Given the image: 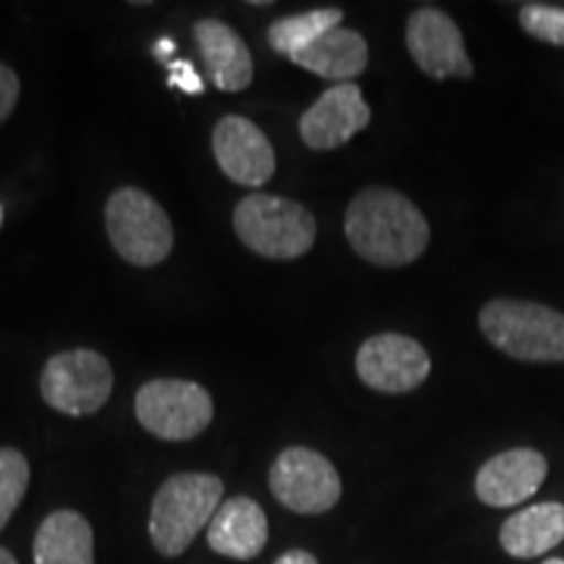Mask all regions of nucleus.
I'll return each mask as SVG.
<instances>
[{
    "label": "nucleus",
    "mask_w": 564,
    "mask_h": 564,
    "mask_svg": "<svg viewBox=\"0 0 564 564\" xmlns=\"http://www.w3.org/2000/svg\"><path fill=\"white\" fill-rule=\"evenodd\" d=\"M345 236L352 251L377 267H405L426 251V217L415 204L392 188L371 186L352 196L345 212Z\"/></svg>",
    "instance_id": "obj_1"
},
{
    "label": "nucleus",
    "mask_w": 564,
    "mask_h": 564,
    "mask_svg": "<svg viewBox=\"0 0 564 564\" xmlns=\"http://www.w3.org/2000/svg\"><path fill=\"white\" fill-rule=\"evenodd\" d=\"M494 348L525 364L564 361V314L535 301L494 299L478 316Z\"/></svg>",
    "instance_id": "obj_2"
},
{
    "label": "nucleus",
    "mask_w": 564,
    "mask_h": 564,
    "mask_svg": "<svg viewBox=\"0 0 564 564\" xmlns=\"http://www.w3.org/2000/svg\"><path fill=\"white\" fill-rule=\"evenodd\" d=\"M223 481L212 474L171 476L154 494L152 544L162 556H181L223 505Z\"/></svg>",
    "instance_id": "obj_3"
},
{
    "label": "nucleus",
    "mask_w": 564,
    "mask_h": 564,
    "mask_svg": "<svg viewBox=\"0 0 564 564\" xmlns=\"http://www.w3.org/2000/svg\"><path fill=\"white\" fill-rule=\"evenodd\" d=\"M232 228L246 249L267 259H299L316 241L312 212L272 194H251L238 202Z\"/></svg>",
    "instance_id": "obj_4"
},
{
    "label": "nucleus",
    "mask_w": 564,
    "mask_h": 564,
    "mask_svg": "<svg viewBox=\"0 0 564 564\" xmlns=\"http://www.w3.org/2000/svg\"><path fill=\"white\" fill-rule=\"evenodd\" d=\"M110 243L126 262L154 267L173 251V223L167 212L141 188H118L105 207Z\"/></svg>",
    "instance_id": "obj_5"
},
{
    "label": "nucleus",
    "mask_w": 564,
    "mask_h": 564,
    "mask_svg": "<svg viewBox=\"0 0 564 564\" xmlns=\"http://www.w3.org/2000/svg\"><path fill=\"white\" fill-rule=\"evenodd\" d=\"M112 369L97 350H63L45 364L40 392L45 403L66 415H91L112 394Z\"/></svg>",
    "instance_id": "obj_6"
},
{
    "label": "nucleus",
    "mask_w": 564,
    "mask_h": 564,
    "mask_svg": "<svg viewBox=\"0 0 564 564\" xmlns=\"http://www.w3.org/2000/svg\"><path fill=\"white\" fill-rule=\"evenodd\" d=\"M212 415L209 392L186 379H152L137 392V419L158 440H194L209 426Z\"/></svg>",
    "instance_id": "obj_7"
},
{
    "label": "nucleus",
    "mask_w": 564,
    "mask_h": 564,
    "mask_svg": "<svg viewBox=\"0 0 564 564\" xmlns=\"http://www.w3.org/2000/svg\"><path fill=\"white\" fill-rule=\"evenodd\" d=\"M270 489L282 507L299 514H322L343 497L335 465L308 447L282 449L270 470Z\"/></svg>",
    "instance_id": "obj_8"
},
{
    "label": "nucleus",
    "mask_w": 564,
    "mask_h": 564,
    "mask_svg": "<svg viewBox=\"0 0 564 564\" xmlns=\"http://www.w3.org/2000/svg\"><path fill=\"white\" fill-rule=\"evenodd\" d=\"M356 371L373 392L405 394L426 382L432 358L419 340L398 333L373 335L358 348Z\"/></svg>",
    "instance_id": "obj_9"
},
{
    "label": "nucleus",
    "mask_w": 564,
    "mask_h": 564,
    "mask_svg": "<svg viewBox=\"0 0 564 564\" xmlns=\"http://www.w3.org/2000/svg\"><path fill=\"white\" fill-rule=\"evenodd\" d=\"M411 58L432 79H470L474 63L465 53L460 26L440 9H419L411 13L405 30Z\"/></svg>",
    "instance_id": "obj_10"
},
{
    "label": "nucleus",
    "mask_w": 564,
    "mask_h": 564,
    "mask_svg": "<svg viewBox=\"0 0 564 564\" xmlns=\"http://www.w3.org/2000/svg\"><path fill=\"white\" fill-rule=\"evenodd\" d=\"M371 121V108L364 100V91L358 84H335L312 108L301 116L299 131L303 144L316 152L337 150L348 144L358 131H364Z\"/></svg>",
    "instance_id": "obj_11"
},
{
    "label": "nucleus",
    "mask_w": 564,
    "mask_h": 564,
    "mask_svg": "<svg viewBox=\"0 0 564 564\" xmlns=\"http://www.w3.org/2000/svg\"><path fill=\"white\" fill-rule=\"evenodd\" d=\"M212 150L220 171L241 186L259 188L274 175V150L257 123L243 116H225L212 133Z\"/></svg>",
    "instance_id": "obj_12"
},
{
    "label": "nucleus",
    "mask_w": 564,
    "mask_h": 564,
    "mask_svg": "<svg viewBox=\"0 0 564 564\" xmlns=\"http://www.w3.org/2000/svg\"><path fill=\"white\" fill-rule=\"evenodd\" d=\"M549 476V463L539 449L514 447L494 455L476 474V497L489 507H514L531 499Z\"/></svg>",
    "instance_id": "obj_13"
},
{
    "label": "nucleus",
    "mask_w": 564,
    "mask_h": 564,
    "mask_svg": "<svg viewBox=\"0 0 564 564\" xmlns=\"http://www.w3.org/2000/svg\"><path fill=\"white\" fill-rule=\"evenodd\" d=\"M209 82L223 91H243L253 79V61L241 34L220 19H202L194 26Z\"/></svg>",
    "instance_id": "obj_14"
},
{
    "label": "nucleus",
    "mask_w": 564,
    "mask_h": 564,
    "mask_svg": "<svg viewBox=\"0 0 564 564\" xmlns=\"http://www.w3.org/2000/svg\"><path fill=\"white\" fill-rule=\"evenodd\" d=\"M267 514L251 497H232L212 518L207 541L212 552L230 560H253L267 546Z\"/></svg>",
    "instance_id": "obj_15"
},
{
    "label": "nucleus",
    "mask_w": 564,
    "mask_h": 564,
    "mask_svg": "<svg viewBox=\"0 0 564 564\" xmlns=\"http://www.w3.org/2000/svg\"><path fill=\"white\" fill-rule=\"evenodd\" d=\"M564 541V505L541 502L510 514L499 528V544L514 560H535Z\"/></svg>",
    "instance_id": "obj_16"
},
{
    "label": "nucleus",
    "mask_w": 564,
    "mask_h": 564,
    "mask_svg": "<svg viewBox=\"0 0 564 564\" xmlns=\"http://www.w3.org/2000/svg\"><path fill=\"white\" fill-rule=\"evenodd\" d=\"M291 61L322 79L348 84L369 66V45L358 32L337 26V30L322 34L306 51L293 55Z\"/></svg>",
    "instance_id": "obj_17"
},
{
    "label": "nucleus",
    "mask_w": 564,
    "mask_h": 564,
    "mask_svg": "<svg viewBox=\"0 0 564 564\" xmlns=\"http://www.w3.org/2000/svg\"><path fill=\"white\" fill-rule=\"evenodd\" d=\"M34 564H95L89 520L74 510L47 514L34 535Z\"/></svg>",
    "instance_id": "obj_18"
},
{
    "label": "nucleus",
    "mask_w": 564,
    "mask_h": 564,
    "mask_svg": "<svg viewBox=\"0 0 564 564\" xmlns=\"http://www.w3.org/2000/svg\"><path fill=\"white\" fill-rule=\"evenodd\" d=\"M343 17L345 13L340 9H314L278 19L267 30V42H270L274 53L293 58V55L306 51L308 45H314L322 34L337 30L343 24Z\"/></svg>",
    "instance_id": "obj_19"
},
{
    "label": "nucleus",
    "mask_w": 564,
    "mask_h": 564,
    "mask_svg": "<svg viewBox=\"0 0 564 564\" xmlns=\"http://www.w3.org/2000/svg\"><path fill=\"white\" fill-rule=\"evenodd\" d=\"M30 486V460L13 447H0V531L17 512Z\"/></svg>",
    "instance_id": "obj_20"
},
{
    "label": "nucleus",
    "mask_w": 564,
    "mask_h": 564,
    "mask_svg": "<svg viewBox=\"0 0 564 564\" xmlns=\"http://www.w3.org/2000/svg\"><path fill=\"white\" fill-rule=\"evenodd\" d=\"M518 21L525 34L546 45L564 47V9L552 3H523L518 11Z\"/></svg>",
    "instance_id": "obj_21"
},
{
    "label": "nucleus",
    "mask_w": 564,
    "mask_h": 564,
    "mask_svg": "<svg viewBox=\"0 0 564 564\" xmlns=\"http://www.w3.org/2000/svg\"><path fill=\"white\" fill-rule=\"evenodd\" d=\"M167 87L186 91V95H204L202 76L196 74L194 63L183 58H175L173 63H167Z\"/></svg>",
    "instance_id": "obj_22"
},
{
    "label": "nucleus",
    "mask_w": 564,
    "mask_h": 564,
    "mask_svg": "<svg viewBox=\"0 0 564 564\" xmlns=\"http://www.w3.org/2000/svg\"><path fill=\"white\" fill-rule=\"evenodd\" d=\"M19 91L21 84L17 70L6 66V63H0V123L11 116L13 108H17Z\"/></svg>",
    "instance_id": "obj_23"
},
{
    "label": "nucleus",
    "mask_w": 564,
    "mask_h": 564,
    "mask_svg": "<svg viewBox=\"0 0 564 564\" xmlns=\"http://www.w3.org/2000/svg\"><path fill=\"white\" fill-rule=\"evenodd\" d=\"M274 564H319L314 554L303 552V549H293V552H285L282 556H278Z\"/></svg>",
    "instance_id": "obj_24"
},
{
    "label": "nucleus",
    "mask_w": 564,
    "mask_h": 564,
    "mask_svg": "<svg viewBox=\"0 0 564 564\" xmlns=\"http://www.w3.org/2000/svg\"><path fill=\"white\" fill-rule=\"evenodd\" d=\"M173 53H175V42L171 37H160L154 42V58L162 63H173Z\"/></svg>",
    "instance_id": "obj_25"
},
{
    "label": "nucleus",
    "mask_w": 564,
    "mask_h": 564,
    "mask_svg": "<svg viewBox=\"0 0 564 564\" xmlns=\"http://www.w3.org/2000/svg\"><path fill=\"white\" fill-rule=\"evenodd\" d=\"M0 564H19L17 560H13V554L9 552V549L0 546Z\"/></svg>",
    "instance_id": "obj_26"
},
{
    "label": "nucleus",
    "mask_w": 564,
    "mask_h": 564,
    "mask_svg": "<svg viewBox=\"0 0 564 564\" xmlns=\"http://www.w3.org/2000/svg\"><path fill=\"white\" fill-rule=\"evenodd\" d=\"M544 564H564V560H556V556H552V560H546Z\"/></svg>",
    "instance_id": "obj_27"
},
{
    "label": "nucleus",
    "mask_w": 564,
    "mask_h": 564,
    "mask_svg": "<svg viewBox=\"0 0 564 564\" xmlns=\"http://www.w3.org/2000/svg\"><path fill=\"white\" fill-rule=\"evenodd\" d=\"M0 223H3V204H0Z\"/></svg>",
    "instance_id": "obj_28"
}]
</instances>
